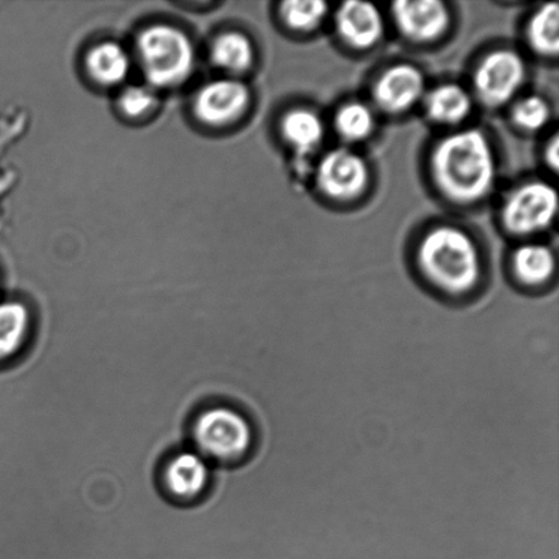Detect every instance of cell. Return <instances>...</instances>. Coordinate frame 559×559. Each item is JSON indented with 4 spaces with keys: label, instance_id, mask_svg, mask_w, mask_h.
<instances>
[{
    "label": "cell",
    "instance_id": "obj_19",
    "mask_svg": "<svg viewBox=\"0 0 559 559\" xmlns=\"http://www.w3.org/2000/svg\"><path fill=\"white\" fill-rule=\"evenodd\" d=\"M211 57L217 68L242 74L254 62V46L243 33L226 32L213 41Z\"/></svg>",
    "mask_w": 559,
    "mask_h": 559
},
{
    "label": "cell",
    "instance_id": "obj_10",
    "mask_svg": "<svg viewBox=\"0 0 559 559\" xmlns=\"http://www.w3.org/2000/svg\"><path fill=\"white\" fill-rule=\"evenodd\" d=\"M249 87L238 80H218L202 86L194 111L202 123L221 128L242 117L250 104Z\"/></svg>",
    "mask_w": 559,
    "mask_h": 559
},
{
    "label": "cell",
    "instance_id": "obj_15",
    "mask_svg": "<svg viewBox=\"0 0 559 559\" xmlns=\"http://www.w3.org/2000/svg\"><path fill=\"white\" fill-rule=\"evenodd\" d=\"M210 469L205 460L193 452L179 453L167 465L166 484L175 496L193 498L205 489Z\"/></svg>",
    "mask_w": 559,
    "mask_h": 559
},
{
    "label": "cell",
    "instance_id": "obj_20",
    "mask_svg": "<svg viewBox=\"0 0 559 559\" xmlns=\"http://www.w3.org/2000/svg\"><path fill=\"white\" fill-rule=\"evenodd\" d=\"M29 311L16 301L0 304V360L13 356L29 331Z\"/></svg>",
    "mask_w": 559,
    "mask_h": 559
},
{
    "label": "cell",
    "instance_id": "obj_9",
    "mask_svg": "<svg viewBox=\"0 0 559 559\" xmlns=\"http://www.w3.org/2000/svg\"><path fill=\"white\" fill-rule=\"evenodd\" d=\"M391 16L399 35L416 46H427L445 35L452 14L440 0H402L392 4Z\"/></svg>",
    "mask_w": 559,
    "mask_h": 559
},
{
    "label": "cell",
    "instance_id": "obj_24",
    "mask_svg": "<svg viewBox=\"0 0 559 559\" xmlns=\"http://www.w3.org/2000/svg\"><path fill=\"white\" fill-rule=\"evenodd\" d=\"M559 141L557 134L552 135V139L549 141V144L545 147V164L547 167L551 169L552 173H557L558 163H559Z\"/></svg>",
    "mask_w": 559,
    "mask_h": 559
},
{
    "label": "cell",
    "instance_id": "obj_22",
    "mask_svg": "<svg viewBox=\"0 0 559 559\" xmlns=\"http://www.w3.org/2000/svg\"><path fill=\"white\" fill-rule=\"evenodd\" d=\"M552 117L550 103L540 95L519 97L512 103L511 119L523 133H540L549 126Z\"/></svg>",
    "mask_w": 559,
    "mask_h": 559
},
{
    "label": "cell",
    "instance_id": "obj_5",
    "mask_svg": "<svg viewBox=\"0 0 559 559\" xmlns=\"http://www.w3.org/2000/svg\"><path fill=\"white\" fill-rule=\"evenodd\" d=\"M527 76L522 55L511 48L492 49L474 69L473 96L487 108L506 107L516 100Z\"/></svg>",
    "mask_w": 559,
    "mask_h": 559
},
{
    "label": "cell",
    "instance_id": "obj_11",
    "mask_svg": "<svg viewBox=\"0 0 559 559\" xmlns=\"http://www.w3.org/2000/svg\"><path fill=\"white\" fill-rule=\"evenodd\" d=\"M334 29L344 46L354 51H369L385 35V20L376 4L350 0L338 5Z\"/></svg>",
    "mask_w": 559,
    "mask_h": 559
},
{
    "label": "cell",
    "instance_id": "obj_14",
    "mask_svg": "<svg viewBox=\"0 0 559 559\" xmlns=\"http://www.w3.org/2000/svg\"><path fill=\"white\" fill-rule=\"evenodd\" d=\"M514 280L525 288L545 287L556 276L557 259L550 246L525 242L514 249L511 257Z\"/></svg>",
    "mask_w": 559,
    "mask_h": 559
},
{
    "label": "cell",
    "instance_id": "obj_7",
    "mask_svg": "<svg viewBox=\"0 0 559 559\" xmlns=\"http://www.w3.org/2000/svg\"><path fill=\"white\" fill-rule=\"evenodd\" d=\"M194 435L202 451L224 460L245 456L254 441L250 421L227 407L211 408L202 414Z\"/></svg>",
    "mask_w": 559,
    "mask_h": 559
},
{
    "label": "cell",
    "instance_id": "obj_3",
    "mask_svg": "<svg viewBox=\"0 0 559 559\" xmlns=\"http://www.w3.org/2000/svg\"><path fill=\"white\" fill-rule=\"evenodd\" d=\"M136 49L152 86L182 84L194 69V48L189 37L171 25L147 26L136 40Z\"/></svg>",
    "mask_w": 559,
    "mask_h": 559
},
{
    "label": "cell",
    "instance_id": "obj_17",
    "mask_svg": "<svg viewBox=\"0 0 559 559\" xmlns=\"http://www.w3.org/2000/svg\"><path fill=\"white\" fill-rule=\"evenodd\" d=\"M333 128L344 144H360L374 134L376 109L370 104L359 100L344 103L334 114Z\"/></svg>",
    "mask_w": 559,
    "mask_h": 559
},
{
    "label": "cell",
    "instance_id": "obj_18",
    "mask_svg": "<svg viewBox=\"0 0 559 559\" xmlns=\"http://www.w3.org/2000/svg\"><path fill=\"white\" fill-rule=\"evenodd\" d=\"M527 46L539 58L555 59L559 49V8L546 3L530 16L525 26Z\"/></svg>",
    "mask_w": 559,
    "mask_h": 559
},
{
    "label": "cell",
    "instance_id": "obj_4",
    "mask_svg": "<svg viewBox=\"0 0 559 559\" xmlns=\"http://www.w3.org/2000/svg\"><path fill=\"white\" fill-rule=\"evenodd\" d=\"M557 190L545 180H528L513 188L500 207L503 229L520 239L547 231L556 222Z\"/></svg>",
    "mask_w": 559,
    "mask_h": 559
},
{
    "label": "cell",
    "instance_id": "obj_13",
    "mask_svg": "<svg viewBox=\"0 0 559 559\" xmlns=\"http://www.w3.org/2000/svg\"><path fill=\"white\" fill-rule=\"evenodd\" d=\"M421 104L431 123L457 128L473 114L474 96L465 86L445 82L427 90Z\"/></svg>",
    "mask_w": 559,
    "mask_h": 559
},
{
    "label": "cell",
    "instance_id": "obj_21",
    "mask_svg": "<svg viewBox=\"0 0 559 559\" xmlns=\"http://www.w3.org/2000/svg\"><path fill=\"white\" fill-rule=\"evenodd\" d=\"M329 13L322 0H288L280 5V19L288 31L311 33L318 29Z\"/></svg>",
    "mask_w": 559,
    "mask_h": 559
},
{
    "label": "cell",
    "instance_id": "obj_2",
    "mask_svg": "<svg viewBox=\"0 0 559 559\" xmlns=\"http://www.w3.org/2000/svg\"><path fill=\"white\" fill-rule=\"evenodd\" d=\"M421 278L437 294L451 299L467 298L484 280V255L467 229L438 224L421 234L415 251Z\"/></svg>",
    "mask_w": 559,
    "mask_h": 559
},
{
    "label": "cell",
    "instance_id": "obj_8",
    "mask_svg": "<svg viewBox=\"0 0 559 559\" xmlns=\"http://www.w3.org/2000/svg\"><path fill=\"white\" fill-rule=\"evenodd\" d=\"M426 92L425 74L418 66L394 63L377 75L371 87L372 104L378 111L396 117L418 107Z\"/></svg>",
    "mask_w": 559,
    "mask_h": 559
},
{
    "label": "cell",
    "instance_id": "obj_23",
    "mask_svg": "<svg viewBox=\"0 0 559 559\" xmlns=\"http://www.w3.org/2000/svg\"><path fill=\"white\" fill-rule=\"evenodd\" d=\"M156 97L150 87L129 86L119 98V107L129 118H141L155 107Z\"/></svg>",
    "mask_w": 559,
    "mask_h": 559
},
{
    "label": "cell",
    "instance_id": "obj_6",
    "mask_svg": "<svg viewBox=\"0 0 559 559\" xmlns=\"http://www.w3.org/2000/svg\"><path fill=\"white\" fill-rule=\"evenodd\" d=\"M370 177L369 163L347 146L326 152L314 174L318 191L334 202L360 199L369 188Z\"/></svg>",
    "mask_w": 559,
    "mask_h": 559
},
{
    "label": "cell",
    "instance_id": "obj_16",
    "mask_svg": "<svg viewBox=\"0 0 559 559\" xmlns=\"http://www.w3.org/2000/svg\"><path fill=\"white\" fill-rule=\"evenodd\" d=\"M86 68L97 84L115 86L128 79L130 58L119 44L106 41L91 49L86 57Z\"/></svg>",
    "mask_w": 559,
    "mask_h": 559
},
{
    "label": "cell",
    "instance_id": "obj_1",
    "mask_svg": "<svg viewBox=\"0 0 559 559\" xmlns=\"http://www.w3.org/2000/svg\"><path fill=\"white\" fill-rule=\"evenodd\" d=\"M429 169L443 200L456 206H475L496 189L497 153L484 130H457L432 147Z\"/></svg>",
    "mask_w": 559,
    "mask_h": 559
},
{
    "label": "cell",
    "instance_id": "obj_12",
    "mask_svg": "<svg viewBox=\"0 0 559 559\" xmlns=\"http://www.w3.org/2000/svg\"><path fill=\"white\" fill-rule=\"evenodd\" d=\"M280 133L298 158H309L320 150L326 128L321 115L309 107H295L280 120Z\"/></svg>",
    "mask_w": 559,
    "mask_h": 559
}]
</instances>
